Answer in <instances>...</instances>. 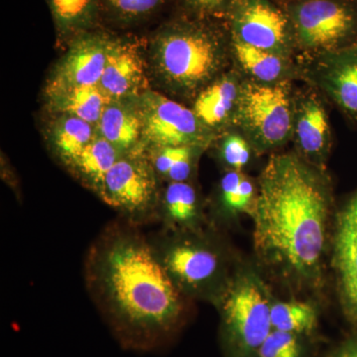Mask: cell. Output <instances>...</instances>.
I'll return each mask as SVG.
<instances>
[{
    "label": "cell",
    "mask_w": 357,
    "mask_h": 357,
    "mask_svg": "<svg viewBox=\"0 0 357 357\" xmlns=\"http://www.w3.org/2000/svg\"><path fill=\"white\" fill-rule=\"evenodd\" d=\"M257 181L256 264L290 297L323 299L337 211L330 176L290 152L272 155Z\"/></svg>",
    "instance_id": "cell-1"
},
{
    "label": "cell",
    "mask_w": 357,
    "mask_h": 357,
    "mask_svg": "<svg viewBox=\"0 0 357 357\" xmlns=\"http://www.w3.org/2000/svg\"><path fill=\"white\" fill-rule=\"evenodd\" d=\"M144 82V65L137 44L121 37H109L107 61L98 86L112 100L136 95Z\"/></svg>",
    "instance_id": "cell-16"
},
{
    "label": "cell",
    "mask_w": 357,
    "mask_h": 357,
    "mask_svg": "<svg viewBox=\"0 0 357 357\" xmlns=\"http://www.w3.org/2000/svg\"><path fill=\"white\" fill-rule=\"evenodd\" d=\"M241 89L236 77H220L196 96L192 112L208 128H220L236 115Z\"/></svg>",
    "instance_id": "cell-19"
},
{
    "label": "cell",
    "mask_w": 357,
    "mask_h": 357,
    "mask_svg": "<svg viewBox=\"0 0 357 357\" xmlns=\"http://www.w3.org/2000/svg\"><path fill=\"white\" fill-rule=\"evenodd\" d=\"M231 47L239 64L258 83H279L287 75L289 66L285 56L241 42L231 41Z\"/></svg>",
    "instance_id": "cell-25"
},
{
    "label": "cell",
    "mask_w": 357,
    "mask_h": 357,
    "mask_svg": "<svg viewBox=\"0 0 357 357\" xmlns=\"http://www.w3.org/2000/svg\"><path fill=\"white\" fill-rule=\"evenodd\" d=\"M121 156L112 143L96 135L67 169L84 187L100 197L105 176Z\"/></svg>",
    "instance_id": "cell-20"
},
{
    "label": "cell",
    "mask_w": 357,
    "mask_h": 357,
    "mask_svg": "<svg viewBox=\"0 0 357 357\" xmlns=\"http://www.w3.org/2000/svg\"><path fill=\"white\" fill-rule=\"evenodd\" d=\"M172 0H98L100 20L128 27L154 17Z\"/></svg>",
    "instance_id": "cell-26"
},
{
    "label": "cell",
    "mask_w": 357,
    "mask_h": 357,
    "mask_svg": "<svg viewBox=\"0 0 357 357\" xmlns=\"http://www.w3.org/2000/svg\"><path fill=\"white\" fill-rule=\"evenodd\" d=\"M123 218L105 225L86 253V290L122 349L163 351L191 317V301L176 288L148 236Z\"/></svg>",
    "instance_id": "cell-2"
},
{
    "label": "cell",
    "mask_w": 357,
    "mask_h": 357,
    "mask_svg": "<svg viewBox=\"0 0 357 357\" xmlns=\"http://www.w3.org/2000/svg\"><path fill=\"white\" fill-rule=\"evenodd\" d=\"M295 102L287 82L243 84L234 119L257 153L285 144L293 135Z\"/></svg>",
    "instance_id": "cell-6"
},
{
    "label": "cell",
    "mask_w": 357,
    "mask_h": 357,
    "mask_svg": "<svg viewBox=\"0 0 357 357\" xmlns=\"http://www.w3.org/2000/svg\"><path fill=\"white\" fill-rule=\"evenodd\" d=\"M155 223L168 231H196L211 225L206 204L192 182L166 183L160 189Z\"/></svg>",
    "instance_id": "cell-15"
},
{
    "label": "cell",
    "mask_w": 357,
    "mask_h": 357,
    "mask_svg": "<svg viewBox=\"0 0 357 357\" xmlns=\"http://www.w3.org/2000/svg\"><path fill=\"white\" fill-rule=\"evenodd\" d=\"M303 338L294 333L272 330L260 347L257 357H304Z\"/></svg>",
    "instance_id": "cell-28"
},
{
    "label": "cell",
    "mask_w": 357,
    "mask_h": 357,
    "mask_svg": "<svg viewBox=\"0 0 357 357\" xmlns=\"http://www.w3.org/2000/svg\"><path fill=\"white\" fill-rule=\"evenodd\" d=\"M109 37L93 29L73 40L49 79L48 98L73 89L98 86L107 61Z\"/></svg>",
    "instance_id": "cell-12"
},
{
    "label": "cell",
    "mask_w": 357,
    "mask_h": 357,
    "mask_svg": "<svg viewBox=\"0 0 357 357\" xmlns=\"http://www.w3.org/2000/svg\"><path fill=\"white\" fill-rule=\"evenodd\" d=\"M217 21L181 13L152 34V70L167 91L197 96L220 77L227 64V40Z\"/></svg>",
    "instance_id": "cell-3"
},
{
    "label": "cell",
    "mask_w": 357,
    "mask_h": 357,
    "mask_svg": "<svg viewBox=\"0 0 357 357\" xmlns=\"http://www.w3.org/2000/svg\"><path fill=\"white\" fill-rule=\"evenodd\" d=\"M293 136L296 153L312 165L325 168L331 149V128L323 105L314 96L295 102Z\"/></svg>",
    "instance_id": "cell-17"
},
{
    "label": "cell",
    "mask_w": 357,
    "mask_h": 357,
    "mask_svg": "<svg viewBox=\"0 0 357 357\" xmlns=\"http://www.w3.org/2000/svg\"><path fill=\"white\" fill-rule=\"evenodd\" d=\"M294 45L324 55L357 42V8L349 0H289L285 9Z\"/></svg>",
    "instance_id": "cell-7"
},
{
    "label": "cell",
    "mask_w": 357,
    "mask_h": 357,
    "mask_svg": "<svg viewBox=\"0 0 357 357\" xmlns=\"http://www.w3.org/2000/svg\"><path fill=\"white\" fill-rule=\"evenodd\" d=\"M136 107L146 148L190 146L204 150L211 142V128L192 109L161 93L143 91Z\"/></svg>",
    "instance_id": "cell-9"
},
{
    "label": "cell",
    "mask_w": 357,
    "mask_h": 357,
    "mask_svg": "<svg viewBox=\"0 0 357 357\" xmlns=\"http://www.w3.org/2000/svg\"><path fill=\"white\" fill-rule=\"evenodd\" d=\"M227 20L231 41L285 57L294 45L285 11L269 0H239Z\"/></svg>",
    "instance_id": "cell-10"
},
{
    "label": "cell",
    "mask_w": 357,
    "mask_h": 357,
    "mask_svg": "<svg viewBox=\"0 0 357 357\" xmlns=\"http://www.w3.org/2000/svg\"><path fill=\"white\" fill-rule=\"evenodd\" d=\"M258 197V181L239 171H225L215 197L206 204L211 227L227 232L243 215L252 218Z\"/></svg>",
    "instance_id": "cell-14"
},
{
    "label": "cell",
    "mask_w": 357,
    "mask_h": 357,
    "mask_svg": "<svg viewBox=\"0 0 357 357\" xmlns=\"http://www.w3.org/2000/svg\"><path fill=\"white\" fill-rule=\"evenodd\" d=\"M112 100L98 86L73 89L49 96L54 112L77 117L93 126L100 121L103 110Z\"/></svg>",
    "instance_id": "cell-24"
},
{
    "label": "cell",
    "mask_w": 357,
    "mask_h": 357,
    "mask_svg": "<svg viewBox=\"0 0 357 357\" xmlns=\"http://www.w3.org/2000/svg\"><path fill=\"white\" fill-rule=\"evenodd\" d=\"M330 268L342 314L357 326V189L335 211Z\"/></svg>",
    "instance_id": "cell-11"
},
{
    "label": "cell",
    "mask_w": 357,
    "mask_h": 357,
    "mask_svg": "<svg viewBox=\"0 0 357 357\" xmlns=\"http://www.w3.org/2000/svg\"><path fill=\"white\" fill-rule=\"evenodd\" d=\"M253 151L255 150L245 136L230 134L223 138L218 157L225 171L244 172L252 159Z\"/></svg>",
    "instance_id": "cell-27"
},
{
    "label": "cell",
    "mask_w": 357,
    "mask_h": 357,
    "mask_svg": "<svg viewBox=\"0 0 357 357\" xmlns=\"http://www.w3.org/2000/svg\"><path fill=\"white\" fill-rule=\"evenodd\" d=\"M98 126L100 135L122 155L144 153L141 148L142 123L137 107L112 100L103 110Z\"/></svg>",
    "instance_id": "cell-18"
},
{
    "label": "cell",
    "mask_w": 357,
    "mask_h": 357,
    "mask_svg": "<svg viewBox=\"0 0 357 357\" xmlns=\"http://www.w3.org/2000/svg\"><path fill=\"white\" fill-rule=\"evenodd\" d=\"M275 296L255 262L243 260L215 307L225 357H257L272 331Z\"/></svg>",
    "instance_id": "cell-5"
},
{
    "label": "cell",
    "mask_w": 357,
    "mask_h": 357,
    "mask_svg": "<svg viewBox=\"0 0 357 357\" xmlns=\"http://www.w3.org/2000/svg\"><path fill=\"white\" fill-rule=\"evenodd\" d=\"M148 239L169 278L191 302L215 307L243 260L225 232L211 225L196 231L160 229Z\"/></svg>",
    "instance_id": "cell-4"
},
{
    "label": "cell",
    "mask_w": 357,
    "mask_h": 357,
    "mask_svg": "<svg viewBox=\"0 0 357 357\" xmlns=\"http://www.w3.org/2000/svg\"><path fill=\"white\" fill-rule=\"evenodd\" d=\"M326 357H357V331L340 342Z\"/></svg>",
    "instance_id": "cell-30"
},
{
    "label": "cell",
    "mask_w": 357,
    "mask_h": 357,
    "mask_svg": "<svg viewBox=\"0 0 357 357\" xmlns=\"http://www.w3.org/2000/svg\"><path fill=\"white\" fill-rule=\"evenodd\" d=\"M312 77L338 109L357 121V42L319 56Z\"/></svg>",
    "instance_id": "cell-13"
},
{
    "label": "cell",
    "mask_w": 357,
    "mask_h": 357,
    "mask_svg": "<svg viewBox=\"0 0 357 357\" xmlns=\"http://www.w3.org/2000/svg\"><path fill=\"white\" fill-rule=\"evenodd\" d=\"M60 41L70 42L96 29L100 21L98 0H47Z\"/></svg>",
    "instance_id": "cell-21"
},
{
    "label": "cell",
    "mask_w": 357,
    "mask_h": 357,
    "mask_svg": "<svg viewBox=\"0 0 357 357\" xmlns=\"http://www.w3.org/2000/svg\"><path fill=\"white\" fill-rule=\"evenodd\" d=\"M95 136L93 124L70 115H61L52 124L49 143L56 158L67 167Z\"/></svg>",
    "instance_id": "cell-23"
},
{
    "label": "cell",
    "mask_w": 357,
    "mask_h": 357,
    "mask_svg": "<svg viewBox=\"0 0 357 357\" xmlns=\"http://www.w3.org/2000/svg\"><path fill=\"white\" fill-rule=\"evenodd\" d=\"M319 301L290 297L274 298L271 307L272 330L312 337L319 328Z\"/></svg>",
    "instance_id": "cell-22"
},
{
    "label": "cell",
    "mask_w": 357,
    "mask_h": 357,
    "mask_svg": "<svg viewBox=\"0 0 357 357\" xmlns=\"http://www.w3.org/2000/svg\"><path fill=\"white\" fill-rule=\"evenodd\" d=\"M182 13L211 20H227L239 0H172Z\"/></svg>",
    "instance_id": "cell-29"
},
{
    "label": "cell",
    "mask_w": 357,
    "mask_h": 357,
    "mask_svg": "<svg viewBox=\"0 0 357 357\" xmlns=\"http://www.w3.org/2000/svg\"><path fill=\"white\" fill-rule=\"evenodd\" d=\"M159 178L146 154L122 155L105 178L100 198L137 227L155 223Z\"/></svg>",
    "instance_id": "cell-8"
}]
</instances>
